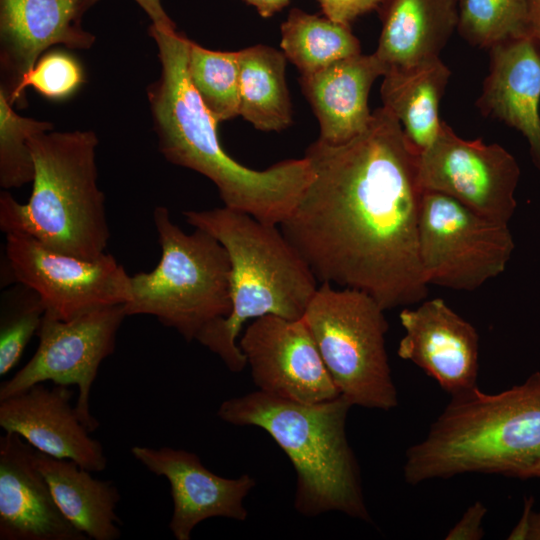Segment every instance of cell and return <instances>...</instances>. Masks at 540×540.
Instances as JSON below:
<instances>
[{
    "label": "cell",
    "mask_w": 540,
    "mask_h": 540,
    "mask_svg": "<svg viewBox=\"0 0 540 540\" xmlns=\"http://www.w3.org/2000/svg\"><path fill=\"white\" fill-rule=\"evenodd\" d=\"M305 157L314 178L279 227L319 284L363 291L384 310L424 300L418 154L395 115L382 106L359 135L318 139Z\"/></svg>",
    "instance_id": "cell-1"
},
{
    "label": "cell",
    "mask_w": 540,
    "mask_h": 540,
    "mask_svg": "<svg viewBox=\"0 0 540 540\" xmlns=\"http://www.w3.org/2000/svg\"><path fill=\"white\" fill-rule=\"evenodd\" d=\"M148 31L161 63L160 77L147 90L160 152L211 180L225 207L280 225L314 178L309 160L288 159L261 171L234 160L218 139L219 122L189 79L190 40L176 29L151 25Z\"/></svg>",
    "instance_id": "cell-2"
},
{
    "label": "cell",
    "mask_w": 540,
    "mask_h": 540,
    "mask_svg": "<svg viewBox=\"0 0 540 540\" xmlns=\"http://www.w3.org/2000/svg\"><path fill=\"white\" fill-rule=\"evenodd\" d=\"M540 460V372L496 394L478 386L451 396L423 440L410 446L404 479L417 485L467 473L525 479Z\"/></svg>",
    "instance_id": "cell-3"
},
{
    "label": "cell",
    "mask_w": 540,
    "mask_h": 540,
    "mask_svg": "<svg viewBox=\"0 0 540 540\" xmlns=\"http://www.w3.org/2000/svg\"><path fill=\"white\" fill-rule=\"evenodd\" d=\"M183 216L193 228L214 236L231 263L230 314L210 325L197 342L230 371L241 372L247 366L237 343L243 325L265 315L301 319L319 282L279 225L225 206Z\"/></svg>",
    "instance_id": "cell-4"
},
{
    "label": "cell",
    "mask_w": 540,
    "mask_h": 540,
    "mask_svg": "<svg viewBox=\"0 0 540 540\" xmlns=\"http://www.w3.org/2000/svg\"><path fill=\"white\" fill-rule=\"evenodd\" d=\"M352 403L343 395L300 403L261 391L227 399L217 416L236 426L263 429L296 472L294 507L306 517L340 512L370 522L360 470L346 435Z\"/></svg>",
    "instance_id": "cell-5"
},
{
    "label": "cell",
    "mask_w": 540,
    "mask_h": 540,
    "mask_svg": "<svg viewBox=\"0 0 540 540\" xmlns=\"http://www.w3.org/2000/svg\"><path fill=\"white\" fill-rule=\"evenodd\" d=\"M97 145L92 130L31 136L32 193L23 204L1 192L0 229L30 235L54 251L83 259L106 253L110 230L97 184Z\"/></svg>",
    "instance_id": "cell-6"
},
{
    "label": "cell",
    "mask_w": 540,
    "mask_h": 540,
    "mask_svg": "<svg viewBox=\"0 0 540 540\" xmlns=\"http://www.w3.org/2000/svg\"><path fill=\"white\" fill-rule=\"evenodd\" d=\"M153 221L161 257L150 272L130 276L127 316L150 315L197 341L231 311V263L224 246L207 231L190 234L176 225L168 209L157 206Z\"/></svg>",
    "instance_id": "cell-7"
},
{
    "label": "cell",
    "mask_w": 540,
    "mask_h": 540,
    "mask_svg": "<svg viewBox=\"0 0 540 540\" xmlns=\"http://www.w3.org/2000/svg\"><path fill=\"white\" fill-rule=\"evenodd\" d=\"M384 309L369 294L319 284L302 319L341 395L352 405L388 411L398 405L385 346Z\"/></svg>",
    "instance_id": "cell-8"
},
{
    "label": "cell",
    "mask_w": 540,
    "mask_h": 540,
    "mask_svg": "<svg viewBox=\"0 0 540 540\" xmlns=\"http://www.w3.org/2000/svg\"><path fill=\"white\" fill-rule=\"evenodd\" d=\"M514 248L508 224L445 194L423 191L418 250L428 285L475 290L505 271Z\"/></svg>",
    "instance_id": "cell-9"
},
{
    "label": "cell",
    "mask_w": 540,
    "mask_h": 540,
    "mask_svg": "<svg viewBox=\"0 0 540 540\" xmlns=\"http://www.w3.org/2000/svg\"><path fill=\"white\" fill-rule=\"evenodd\" d=\"M127 317L124 304L106 305L69 320L44 313L39 344L31 359L0 385V399L35 384L76 385V412L89 430L99 427L90 412V392L104 359L113 354L119 328Z\"/></svg>",
    "instance_id": "cell-10"
},
{
    "label": "cell",
    "mask_w": 540,
    "mask_h": 540,
    "mask_svg": "<svg viewBox=\"0 0 540 540\" xmlns=\"http://www.w3.org/2000/svg\"><path fill=\"white\" fill-rule=\"evenodd\" d=\"M4 249L13 281L33 290L45 312L59 319L129 299L130 276L109 253L83 259L54 251L19 232L6 233Z\"/></svg>",
    "instance_id": "cell-11"
},
{
    "label": "cell",
    "mask_w": 540,
    "mask_h": 540,
    "mask_svg": "<svg viewBox=\"0 0 540 540\" xmlns=\"http://www.w3.org/2000/svg\"><path fill=\"white\" fill-rule=\"evenodd\" d=\"M520 167L499 144L459 137L442 121L432 144L418 155L422 191L450 196L480 215L508 224L517 202Z\"/></svg>",
    "instance_id": "cell-12"
},
{
    "label": "cell",
    "mask_w": 540,
    "mask_h": 540,
    "mask_svg": "<svg viewBox=\"0 0 540 540\" xmlns=\"http://www.w3.org/2000/svg\"><path fill=\"white\" fill-rule=\"evenodd\" d=\"M238 345L255 386L263 393L300 403H319L340 395L302 318H256Z\"/></svg>",
    "instance_id": "cell-13"
},
{
    "label": "cell",
    "mask_w": 540,
    "mask_h": 540,
    "mask_svg": "<svg viewBox=\"0 0 540 540\" xmlns=\"http://www.w3.org/2000/svg\"><path fill=\"white\" fill-rule=\"evenodd\" d=\"M131 453L150 472L168 480L173 502L169 529L176 540H190L194 528L209 518L247 519L243 502L256 485L251 475L219 476L184 449L133 446Z\"/></svg>",
    "instance_id": "cell-14"
},
{
    "label": "cell",
    "mask_w": 540,
    "mask_h": 540,
    "mask_svg": "<svg viewBox=\"0 0 540 540\" xmlns=\"http://www.w3.org/2000/svg\"><path fill=\"white\" fill-rule=\"evenodd\" d=\"M404 335L397 354L435 379L450 396L477 387L479 335L441 298L399 314Z\"/></svg>",
    "instance_id": "cell-15"
},
{
    "label": "cell",
    "mask_w": 540,
    "mask_h": 540,
    "mask_svg": "<svg viewBox=\"0 0 540 540\" xmlns=\"http://www.w3.org/2000/svg\"><path fill=\"white\" fill-rule=\"evenodd\" d=\"M79 0H0L2 90L13 105L20 84L49 47L88 49L95 36L82 25Z\"/></svg>",
    "instance_id": "cell-16"
},
{
    "label": "cell",
    "mask_w": 540,
    "mask_h": 540,
    "mask_svg": "<svg viewBox=\"0 0 540 540\" xmlns=\"http://www.w3.org/2000/svg\"><path fill=\"white\" fill-rule=\"evenodd\" d=\"M73 391L65 385L48 388L35 384L0 399V426L17 433L36 450L59 459H69L91 472L107 466L102 444L71 405Z\"/></svg>",
    "instance_id": "cell-17"
},
{
    "label": "cell",
    "mask_w": 540,
    "mask_h": 540,
    "mask_svg": "<svg viewBox=\"0 0 540 540\" xmlns=\"http://www.w3.org/2000/svg\"><path fill=\"white\" fill-rule=\"evenodd\" d=\"M21 436L0 437V540H87L66 519Z\"/></svg>",
    "instance_id": "cell-18"
},
{
    "label": "cell",
    "mask_w": 540,
    "mask_h": 540,
    "mask_svg": "<svg viewBox=\"0 0 540 540\" xmlns=\"http://www.w3.org/2000/svg\"><path fill=\"white\" fill-rule=\"evenodd\" d=\"M489 50V73L477 107L485 117L522 133L540 171V53L528 36L498 43Z\"/></svg>",
    "instance_id": "cell-19"
},
{
    "label": "cell",
    "mask_w": 540,
    "mask_h": 540,
    "mask_svg": "<svg viewBox=\"0 0 540 540\" xmlns=\"http://www.w3.org/2000/svg\"><path fill=\"white\" fill-rule=\"evenodd\" d=\"M386 72L387 67L373 53L345 58L301 76V89L320 125L318 139L341 144L362 133L372 117L368 106L371 86Z\"/></svg>",
    "instance_id": "cell-20"
},
{
    "label": "cell",
    "mask_w": 540,
    "mask_h": 540,
    "mask_svg": "<svg viewBox=\"0 0 540 540\" xmlns=\"http://www.w3.org/2000/svg\"><path fill=\"white\" fill-rule=\"evenodd\" d=\"M460 0H384L374 54L389 68L439 57L458 27Z\"/></svg>",
    "instance_id": "cell-21"
},
{
    "label": "cell",
    "mask_w": 540,
    "mask_h": 540,
    "mask_svg": "<svg viewBox=\"0 0 540 540\" xmlns=\"http://www.w3.org/2000/svg\"><path fill=\"white\" fill-rule=\"evenodd\" d=\"M34 461L60 511L88 539L116 540L121 536L122 521L116 513L120 493L111 481L94 478L91 471L72 460L38 450Z\"/></svg>",
    "instance_id": "cell-22"
},
{
    "label": "cell",
    "mask_w": 540,
    "mask_h": 540,
    "mask_svg": "<svg viewBox=\"0 0 540 540\" xmlns=\"http://www.w3.org/2000/svg\"><path fill=\"white\" fill-rule=\"evenodd\" d=\"M451 72L440 57L407 67L389 68L380 88L383 106L401 123L413 150L420 155L437 137L439 105Z\"/></svg>",
    "instance_id": "cell-23"
},
{
    "label": "cell",
    "mask_w": 540,
    "mask_h": 540,
    "mask_svg": "<svg viewBox=\"0 0 540 540\" xmlns=\"http://www.w3.org/2000/svg\"><path fill=\"white\" fill-rule=\"evenodd\" d=\"M283 52L258 44L238 51L239 116L256 129L281 131L292 123Z\"/></svg>",
    "instance_id": "cell-24"
},
{
    "label": "cell",
    "mask_w": 540,
    "mask_h": 540,
    "mask_svg": "<svg viewBox=\"0 0 540 540\" xmlns=\"http://www.w3.org/2000/svg\"><path fill=\"white\" fill-rule=\"evenodd\" d=\"M281 48L301 76L314 74L329 65L361 54L359 40L350 26L324 15L291 9L281 25Z\"/></svg>",
    "instance_id": "cell-25"
},
{
    "label": "cell",
    "mask_w": 540,
    "mask_h": 540,
    "mask_svg": "<svg viewBox=\"0 0 540 540\" xmlns=\"http://www.w3.org/2000/svg\"><path fill=\"white\" fill-rule=\"evenodd\" d=\"M187 72L208 111L220 122L239 116L238 51H214L190 41Z\"/></svg>",
    "instance_id": "cell-26"
},
{
    "label": "cell",
    "mask_w": 540,
    "mask_h": 540,
    "mask_svg": "<svg viewBox=\"0 0 540 540\" xmlns=\"http://www.w3.org/2000/svg\"><path fill=\"white\" fill-rule=\"evenodd\" d=\"M460 35L481 48L527 36L526 0H460Z\"/></svg>",
    "instance_id": "cell-27"
},
{
    "label": "cell",
    "mask_w": 540,
    "mask_h": 540,
    "mask_svg": "<svg viewBox=\"0 0 540 540\" xmlns=\"http://www.w3.org/2000/svg\"><path fill=\"white\" fill-rule=\"evenodd\" d=\"M50 122L20 116L0 90V186L4 190L32 182L34 163L29 139L36 133L51 131Z\"/></svg>",
    "instance_id": "cell-28"
},
{
    "label": "cell",
    "mask_w": 540,
    "mask_h": 540,
    "mask_svg": "<svg viewBox=\"0 0 540 540\" xmlns=\"http://www.w3.org/2000/svg\"><path fill=\"white\" fill-rule=\"evenodd\" d=\"M22 286L20 296L2 303L0 319V375H7L19 362L30 339L41 325L45 306L31 289Z\"/></svg>",
    "instance_id": "cell-29"
},
{
    "label": "cell",
    "mask_w": 540,
    "mask_h": 540,
    "mask_svg": "<svg viewBox=\"0 0 540 540\" xmlns=\"http://www.w3.org/2000/svg\"><path fill=\"white\" fill-rule=\"evenodd\" d=\"M83 81L82 68L75 58L63 52H51L42 56L24 77L15 103L25 101L24 92L28 86L48 99L59 100L73 94Z\"/></svg>",
    "instance_id": "cell-30"
},
{
    "label": "cell",
    "mask_w": 540,
    "mask_h": 540,
    "mask_svg": "<svg viewBox=\"0 0 540 540\" xmlns=\"http://www.w3.org/2000/svg\"><path fill=\"white\" fill-rule=\"evenodd\" d=\"M323 15L348 25L358 17L379 9L384 0H317Z\"/></svg>",
    "instance_id": "cell-31"
},
{
    "label": "cell",
    "mask_w": 540,
    "mask_h": 540,
    "mask_svg": "<svg viewBox=\"0 0 540 540\" xmlns=\"http://www.w3.org/2000/svg\"><path fill=\"white\" fill-rule=\"evenodd\" d=\"M487 514L486 506L476 501L470 505L459 521L449 530L447 540H479L483 537V519Z\"/></svg>",
    "instance_id": "cell-32"
},
{
    "label": "cell",
    "mask_w": 540,
    "mask_h": 540,
    "mask_svg": "<svg viewBox=\"0 0 540 540\" xmlns=\"http://www.w3.org/2000/svg\"><path fill=\"white\" fill-rule=\"evenodd\" d=\"M533 498H526L518 523L508 536L509 540H540V512L532 510Z\"/></svg>",
    "instance_id": "cell-33"
},
{
    "label": "cell",
    "mask_w": 540,
    "mask_h": 540,
    "mask_svg": "<svg viewBox=\"0 0 540 540\" xmlns=\"http://www.w3.org/2000/svg\"><path fill=\"white\" fill-rule=\"evenodd\" d=\"M80 6L85 13L99 0H79ZM149 16L153 26L163 29H176L173 20L167 15L162 7L161 0H134Z\"/></svg>",
    "instance_id": "cell-34"
},
{
    "label": "cell",
    "mask_w": 540,
    "mask_h": 540,
    "mask_svg": "<svg viewBox=\"0 0 540 540\" xmlns=\"http://www.w3.org/2000/svg\"><path fill=\"white\" fill-rule=\"evenodd\" d=\"M527 36L531 38L540 53V0H526Z\"/></svg>",
    "instance_id": "cell-35"
},
{
    "label": "cell",
    "mask_w": 540,
    "mask_h": 540,
    "mask_svg": "<svg viewBox=\"0 0 540 540\" xmlns=\"http://www.w3.org/2000/svg\"><path fill=\"white\" fill-rule=\"evenodd\" d=\"M248 5L253 6L258 14L263 18L272 17L274 14L284 9L290 0H242Z\"/></svg>",
    "instance_id": "cell-36"
},
{
    "label": "cell",
    "mask_w": 540,
    "mask_h": 540,
    "mask_svg": "<svg viewBox=\"0 0 540 540\" xmlns=\"http://www.w3.org/2000/svg\"><path fill=\"white\" fill-rule=\"evenodd\" d=\"M540 477V460L529 470L526 478Z\"/></svg>",
    "instance_id": "cell-37"
}]
</instances>
